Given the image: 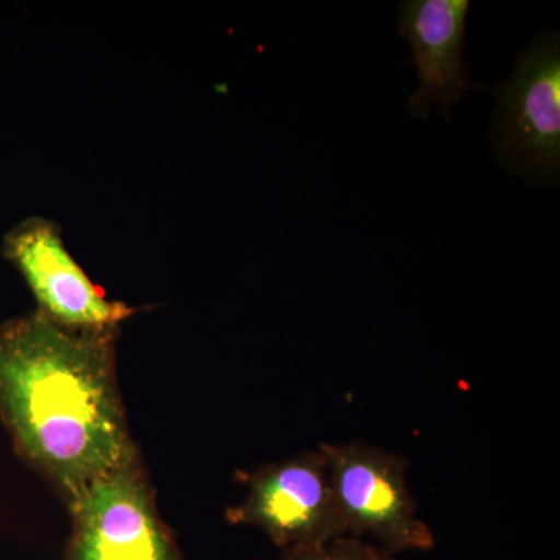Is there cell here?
<instances>
[{"label": "cell", "mask_w": 560, "mask_h": 560, "mask_svg": "<svg viewBox=\"0 0 560 560\" xmlns=\"http://www.w3.org/2000/svg\"><path fill=\"white\" fill-rule=\"evenodd\" d=\"M119 330L66 329L38 311L0 324V422L66 506L139 453L117 375Z\"/></svg>", "instance_id": "6da1fadb"}, {"label": "cell", "mask_w": 560, "mask_h": 560, "mask_svg": "<svg viewBox=\"0 0 560 560\" xmlns=\"http://www.w3.org/2000/svg\"><path fill=\"white\" fill-rule=\"evenodd\" d=\"M492 149L501 165L528 183L556 184L560 172V35L545 31L493 91Z\"/></svg>", "instance_id": "7a4b0ae2"}, {"label": "cell", "mask_w": 560, "mask_h": 560, "mask_svg": "<svg viewBox=\"0 0 560 560\" xmlns=\"http://www.w3.org/2000/svg\"><path fill=\"white\" fill-rule=\"evenodd\" d=\"M68 510L72 529L61 560H184L140 452L92 482Z\"/></svg>", "instance_id": "3957f363"}, {"label": "cell", "mask_w": 560, "mask_h": 560, "mask_svg": "<svg viewBox=\"0 0 560 560\" xmlns=\"http://www.w3.org/2000/svg\"><path fill=\"white\" fill-rule=\"evenodd\" d=\"M318 448L350 536L368 534L394 556L433 550V530L420 521L408 488L407 458L359 441Z\"/></svg>", "instance_id": "277c9868"}, {"label": "cell", "mask_w": 560, "mask_h": 560, "mask_svg": "<svg viewBox=\"0 0 560 560\" xmlns=\"http://www.w3.org/2000/svg\"><path fill=\"white\" fill-rule=\"evenodd\" d=\"M245 500L228 508L232 525L256 526L282 550L348 536L319 448L242 475Z\"/></svg>", "instance_id": "5b68a950"}, {"label": "cell", "mask_w": 560, "mask_h": 560, "mask_svg": "<svg viewBox=\"0 0 560 560\" xmlns=\"http://www.w3.org/2000/svg\"><path fill=\"white\" fill-rule=\"evenodd\" d=\"M3 256L21 272L39 313L73 330L120 329L140 308L109 301L70 256L54 221L33 217L3 238Z\"/></svg>", "instance_id": "8992f818"}, {"label": "cell", "mask_w": 560, "mask_h": 560, "mask_svg": "<svg viewBox=\"0 0 560 560\" xmlns=\"http://www.w3.org/2000/svg\"><path fill=\"white\" fill-rule=\"evenodd\" d=\"M469 0H407L399 5V32L410 43L419 90L408 101L416 119H429L431 106L441 103L445 120L467 91L481 90L464 61Z\"/></svg>", "instance_id": "52a82bcc"}, {"label": "cell", "mask_w": 560, "mask_h": 560, "mask_svg": "<svg viewBox=\"0 0 560 560\" xmlns=\"http://www.w3.org/2000/svg\"><path fill=\"white\" fill-rule=\"evenodd\" d=\"M282 560H396L394 555L352 536L283 550Z\"/></svg>", "instance_id": "ba28073f"}]
</instances>
